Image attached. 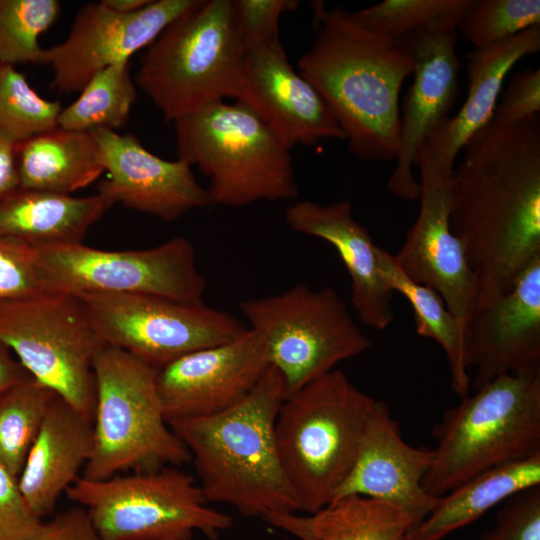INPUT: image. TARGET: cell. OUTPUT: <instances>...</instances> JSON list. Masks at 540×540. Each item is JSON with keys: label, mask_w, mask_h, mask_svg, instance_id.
I'll return each instance as SVG.
<instances>
[{"label": "cell", "mask_w": 540, "mask_h": 540, "mask_svg": "<svg viewBox=\"0 0 540 540\" xmlns=\"http://www.w3.org/2000/svg\"><path fill=\"white\" fill-rule=\"evenodd\" d=\"M462 150L449 221L474 275V306H484L540 256V115L518 123L493 116Z\"/></svg>", "instance_id": "6da1fadb"}, {"label": "cell", "mask_w": 540, "mask_h": 540, "mask_svg": "<svg viewBox=\"0 0 540 540\" xmlns=\"http://www.w3.org/2000/svg\"><path fill=\"white\" fill-rule=\"evenodd\" d=\"M318 34L298 72L320 93L349 151L364 161L396 160L401 87L413 60L399 40L372 33L343 8L316 5Z\"/></svg>", "instance_id": "7a4b0ae2"}, {"label": "cell", "mask_w": 540, "mask_h": 540, "mask_svg": "<svg viewBox=\"0 0 540 540\" xmlns=\"http://www.w3.org/2000/svg\"><path fill=\"white\" fill-rule=\"evenodd\" d=\"M285 398L283 377L270 365L252 392L233 407L168 423L188 450L208 502L229 505L245 517L301 511L275 438Z\"/></svg>", "instance_id": "3957f363"}, {"label": "cell", "mask_w": 540, "mask_h": 540, "mask_svg": "<svg viewBox=\"0 0 540 540\" xmlns=\"http://www.w3.org/2000/svg\"><path fill=\"white\" fill-rule=\"evenodd\" d=\"M375 401L340 369L285 398L275 438L301 512L314 513L333 500L355 462Z\"/></svg>", "instance_id": "277c9868"}, {"label": "cell", "mask_w": 540, "mask_h": 540, "mask_svg": "<svg viewBox=\"0 0 540 540\" xmlns=\"http://www.w3.org/2000/svg\"><path fill=\"white\" fill-rule=\"evenodd\" d=\"M423 487L440 497L475 476L540 453V373L502 374L447 409Z\"/></svg>", "instance_id": "5b68a950"}, {"label": "cell", "mask_w": 540, "mask_h": 540, "mask_svg": "<svg viewBox=\"0 0 540 540\" xmlns=\"http://www.w3.org/2000/svg\"><path fill=\"white\" fill-rule=\"evenodd\" d=\"M173 123L177 159L209 179L210 206L298 197L290 149L244 104L216 101Z\"/></svg>", "instance_id": "8992f818"}, {"label": "cell", "mask_w": 540, "mask_h": 540, "mask_svg": "<svg viewBox=\"0 0 540 540\" xmlns=\"http://www.w3.org/2000/svg\"><path fill=\"white\" fill-rule=\"evenodd\" d=\"M245 48L232 0H194L145 49L134 82L174 122L235 98Z\"/></svg>", "instance_id": "52a82bcc"}, {"label": "cell", "mask_w": 540, "mask_h": 540, "mask_svg": "<svg viewBox=\"0 0 540 540\" xmlns=\"http://www.w3.org/2000/svg\"><path fill=\"white\" fill-rule=\"evenodd\" d=\"M93 373V448L83 477L101 480L191 461L165 418L155 368L105 344L94 358Z\"/></svg>", "instance_id": "ba28073f"}, {"label": "cell", "mask_w": 540, "mask_h": 540, "mask_svg": "<svg viewBox=\"0 0 540 540\" xmlns=\"http://www.w3.org/2000/svg\"><path fill=\"white\" fill-rule=\"evenodd\" d=\"M67 496L85 509L103 540H210L233 525L209 506L199 483L176 466L118 474L101 480L79 477Z\"/></svg>", "instance_id": "9c48e42d"}, {"label": "cell", "mask_w": 540, "mask_h": 540, "mask_svg": "<svg viewBox=\"0 0 540 540\" xmlns=\"http://www.w3.org/2000/svg\"><path fill=\"white\" fill-rule=\"evenodd\" d=\"M239 308L248 328L264 341L270 365L283 377L286 397L372 346L331 287L299 283L242 300Z\"/></svg>", "instance_id": "30bf717a"}, {"label": "cell", "mask_w": 540, "mask_h": 540, "mask_svg": "<svg viewBox=\"0 0 540 540\" xmlns=\"http://www.w3.org/2000/svg\"><path fill=\"white\" fill-rule=\"evenodd\" d=\"M0 342L31 377L93 420V361L105 343L76 295L48 291L1 302Z\"/></svg>", "instance_id": "8fae6325"}, {"label": "cell", "mask_w": 540, "mask_h": 540, "mask_svg": "<svg viewBox=\"0 0 540 540\" xmlns=\"http://www.w3.org/2000/svg\"><path fill=\"white\" fill-rule=\"evenodd\" d=\"M35 252L49 291L141 294L204 303L207 282L193 244L182 236L142 250H102L79 243Z\"/></svg>", "instance_id": "7c38bea8"}, {"label": "cell", "mask_w": 540, "mask_h": 540, "mask_svg": "<svg viewBox=\"0 0 540 540\" xmlns=\"http://www.w3.org/2000/svg\"><path fill=\"white\" fill-rule=\"evenodd\" d=\"M105 344L156 370L191 352L229 342L248 326L205 303L114 293L76 295Z\"/></svg>", "instance_id": "4fadbf2b"}, {"label": "cell", "mask_w": 540, "mask_h": 540, "mask_svg": "<svg viewBox=\"0 0 540 540\" xmlns=\"http://www.w3.org/2000/svg\"><path fill=\"white\" fill-rule=\"evenodd\" d=\"M193 1L152 0L131 14L113 11L102 1L84 5L66 39L43 51L42 64L53 72L51 88L60 94L79 93L100 70L129 62L146 49Z\"/></svg>", "instance_id": "5bb4252c"}, {"label": "cell", "mask_w": 540, "mask_h": 540, "mask_svg": "<svg viewBox=\"0 0 540 540\" xmlns=\"http://www.w3.org/2000/svg\"><path fill=\"white\" fill-rule=\"evenodd\" d=\"M419 214L394 256L412 281L434 289L463 325L476 300V285L465 251L450 228L452 175L437 165L426 142L420 148Z\"/></svg>", "instance_id": "9a60e30c"}, {"label": "cell", "mask_w": 540, "mask_h": 540, "mask_svg": "<svg viewBox=\"0 0 540 540\" xmlns=\"http://www.w3.org/2000/svg\"><path fill=\"white\" fill-rule=\"evenodd\" d=\"M269 366L264 341L250 328L229 342L172 361L156 373L167 422L233 407L252 392Z\"/></svg>", "instance_id": "2e32d148"}, {"label": "cell", "mask_w": 540, "mask_h": 540, "mask_svg": "<svg viewBox=\"0 0 540 540\" xmlns=\"http://www.w3.org/2000/svg\"><path fill=\"white\" fill-rule=\"evenodd\" d=\"M458 31H421L399 39L413 60V82L404 97L399 122V150L388 189L396 197L419 199L413 172L421 146L447 119L459 94Z\"/></svg>", "instance_id": "e0dca14e"}, {"label": "cell", "mask_w": 540, "mask_h": 540, "mask_svg": "<svg viewBox=\"0 0 540 540\" xmlns=\"http://www.w3.org/2000/svg\"><path fill=\"white\" fill-rule=\"evenodd\" d=\"M234 99L255 112L289 149L322 139L345 140L326 101L292 67L280 37L245 51Z\"/></svg>", "instance_id": "ac0fdd59"}, {"label": "cell", "mask_w": 540, "mask_h": 540, "mask_svg": "<svg viewBox=\"0 0 540 540\" xmlns=\"http://www.w3.org/2000/svg\"><path fill=\"white\" fill-rule=\"evenodd\" d=\"M464 344L474 390L502 374L540 373V256L509 292L473 307Z\"/></svg>", "instance_id": "d6986e66"}, {"label": "cell", "mask_w": 540, "mask_h": 540, "mask_svg": "<svg viewBox=\"0 0 540 540\" xmlns=\"http://www.w3.org/2000/svg\"><path fill=\"white\" fill-rule=\"evenodd\" d=\"M93 132L109 174L98 192L113 205L121 204L166 222L210 206L207 189L198 183L187 163L160 158L131 134L121 135L112 130Z\"/></svg>", "instance_id": "ffe728a7"}, {"label": "cell", "mask_w": 540, "mask_h": 540, "mask_svg": "<svg viewBox=\"0 0 540 540\" xmlns=\"http://www.w3.org/2000/svg\"><path fill=\"white\" fill-rule=\"evenodd\" d=\"M432 460L433 448L406 443L388 405L376 399L355 462L333 500L349 494L378 499L403 509L416 526L438 498L423 487Z\"/></svg>", "instance_id": "44dd1931"}, {"label": "cell", "mask_w": 540, "mask_h": 540, "mask_svg": "<svg viewBox=\"0 0 540 540\" xmlns=\"http://www.w3.org/2000/svg\"><path fill=\"white\" fill-rule=\"evenodd\" d=\"M284 216L293 231L322 239L337 251L351 280V302L358 318L366 326L386 329L394 319L395 293L380 268V247L355 219L351 203L301 200Z\"/></svg>", "instance_id": "7402d4cb"}, {"label": "cell", "mask_w": 540, "mask_h": 540, "mask_svg": "<svg viewBox=\"0 0 540 540\" xmlns=\"http://www.w3.org/2000/svg\"><path fill=\"white\" fill-rule=\"evenodd\" d=\"M540 51V25L467 54L468 93L460 110L427 139L437 165L452 175L466 142L494 116L504 79L522 58Z\"/></svg>", "instance_id": "603a6c76"}, {"label": "cell", "mask_w": 540, "mask_h": 540, "mask_svg": "<svg viewBox=\"0 0 540 540\" xmlns=\"http://www.w3.org/2000/svg\"><path fill=\"white\" fill-rule=\"evenodd\" d=\"M93 448V422L56 395L18 476L23 497L40 519L79 478Z\"/></svg>", "instance_id": "cb8c5ba5"}, {"label": "cell", "mask_w": 540, "mask_h": 540, "mask_svg": "<svg viewBox=\"0 0 540 540\" xmlns=\"http://www.w3.org/2000/svg\"><path fill=\"white\" fill-rule=\"evenodd\" d=\"M112 206L99 192L75 197L18 187L0 199V239L34 249L83 243Z\"/></svg>", "instance_id": "d4e9b609"}, {"label": "cell", "mask_w": 540, "mask_h": 540, "mask_svg": "<svg viewBox=\"0 0 540 540\" xmlns=\"http://www.w3.org/2000/svg\"><path fill=\"white\" fill-rule=\"evenodd\" d=\"M19 187L71 195L104 172L94 132L52 127L16 144Z\"/></svg>", "instance_id": "484cf974"}, {"label": "cell", "mask_w": 540, "mask_h": 540, "mask_svg": "<svg viewBox=\"0 0 540 540\" xmlns=\"http://www.w3.org/2000/svg\"><path fill=\"white\" fill-rule=\"evenodd\" d=\"M262 519L299 540H405L415 526L400 507L357 494L336 498L307 515L273 512Z\"/></svg>", "instance_id": "4316f807"}, {"label": "cell", "mask_w": 540, "mask_h": 540, "mask_svg": "<svg viewBox=\"0 0 540 540\" xmlns=\"http://www.w3.org/2000/svg\"><path fill=\"white\" fill-rule=\"evenodd\" d=\"M540 485V453L487 470L437 498L405 540H442L512 495Z\"/></svg>", "instance_id": "83f0119b"}, {"label": "cell", "mask_w": 540, "mask_h": 540, "mask_svg": "<svg viewBox=\"0 0 540 540\" xmlns=\"http://www.w3.org/2000/svg\"><path fill=\"white\" fill-rule=\"evenodd\" d=\"M382 274L394 293L410 303L418 335L430 338L443 349L451 376V387L461 398L469 394L471 377L466 362L464 327L432 288L415 283L397 265L394 256L379 249Z\"/></svg>", "instance_id": "f1b7e54d"}, {"label": "cell", "mask_w": 540, "mask_h": 540, "mask_svg": "<svg viewBox=\"0 0 540 540\" xmlns=\"http://www.w3.org/2000/svg\"><path fill=\"white\" fill-rule=\"evenodd\" d=\"M136 87L129 62L112 64L94 74L77 99L61 109L57 125L87 132L123 128L137 99Z\"/></svg>", "instance_id": "f546056e"}, {"label": "cell", "mask_w": 540, "mask_h": 540, "mask_svg": "<svg viewBox=\"0 0 540 540\" xmlns=\"http://www.w3.org/2000/svg\"><path fill=\"white\" fill-rule=\"evenodd\" d=\"M56 395L31 376L0 394V462L16 477Z\"/></svg>", "instance_id": "4dcf8cb0"}, {"label": "cell", "mask_w": 540, "mask_h": 540, "mask_svg": "<svg viewBox=\"0 0 540 540\" xmlns=\"http://www.w3.org/2000/svg\"><path fill=\"white\" fill-rule=\"evenodd\" d=\"M470 0H384L349 12L360 27L399 40L415 32L456 29Z\"/></svg>", "instance_id": "1f68e13d"}, {"label": "cell", "mask_w": 540, "mask_h": 540, "mask_svg": "<svg viewBox=\"0 0 540 540\" xmlns=\"http://www.w3.org/2000/svg\"><path fill=\"white\" fill-rule=\"evenodd\" d=\"M60 14L57 0H0V64H42L39 38Z\"/></svg>", "instance_id": "d6a6232c"}, {"label": "cell", "mask_w": 540, "mask_h": 540, "mask_svg": "<svg viewBox=\"0 0 540 540\" xmlns=\"http://www.w3.org/2000/svg\"><path fill=\"white\" fill-rule=\"evenodd\" d=\"M59 101L40 96L15 66L0 64V134L15 144L57 126Z\"/></svg>", "instance_id": "836d02e7"}, {"label": "cell", "mask_w": 540, "mask_h": 540, "mask_svg": "<svg viewBox=\"0 0 540 540\" xmlns=\"http://www.w3.org/2000/svg\"><path fill=\"white\" fill-rule=\"evenodd\" d=\"M540 25L539 0H470L457 26L480 48Z\"/></svg>", "instance_id": "e575fe53"}, {"label": "cell", "mask_w": 540, "mask_h": 540, "mask_svg": "<svg viewBox=\"0 0 540 540\" xmlns=\"http://www.w3.org/2000/svg\"><path fill=\"white\" fill-rule=\"evenodd\" d=\"M48 291L35 249L0 239V303Z\"/></svg>", "instance_id": "d590c367"}, {"label": "cell", "mask_w": 540, "mask_h": 540, "mask_svg": "<svg viewBox=\"0 0 540 540\" xmlns=\"http://www.w3.org/2000/svg\"><path fill=\"white\" fill-rule=\"evenodd\" d=\"M478 540H540V485L506 499Z\"/></svg>", "instance_id": "8d00e7d4"}, {"label": "cell", "mask_w": 540, "mask_h": 540, "mask_svg": "<svg viewBox=\"0 0 540 540\" xmlns=\"http://www.w3.org/2000/svg\"><path fill=\"white\" fill-rule=\"evenodd\" d=\"M236 27L245 51L280 37L279 20L300 5L297 0H232Z\"/></svg>", "instance_id": "74e56055"}, {"label": "cell", "mask_w": 540, "mask_h": 540, "mask_svg": "<svg viewBox=\"0 0 540 540\" xmlns=\"http://www.w3.org/2000/svg\"><path fill=\"white\" fill-rule=\"evenodd\" d=\"M42 522L27 505L18 477L0 462V540H27Z\"/></svg>", "instance_id": "f35d334b"}, {"label": "cell", "mask_w": 540, "mask_h": 540, "mask_svg": "<svg viewBox=\"0 0 540 540\" xmlns=\"http://www.w3.org/2000/svg\"><path fill=\"white\" fill-rule=\"evenodd\" d=\"M540 115V70L516 72L496 106L494 117L506 123H518Z\"/></svg>", "instance_id": "ab89813d"}, {"label": "cell", "mask_w": 540, "mask_h": 540, "mask_svg": "<svg viewBox=\"0 0 540 540\" xmlns=\"http://www.w3.org/2000/svg\"><path fill=\"white\" fill-rule=\"evenodd\" d=\"M27 540H103L82 507L70 508L48 522Z\"/></svg>", "instance_id": "60d3db41"}, {"label": "cell", "mask_w": 540, "mask_h": 540, "mask_svg": "<svg viewBox=\"0 0 540 540\" xmlns=\"http://www.w3.org/2000/svg\"><path fill=\"white\" fill-rule=\"evenodd\" d=\"M18 187L16 144L0 134V199Z\"/></svg>", "instance_id": "b9f144b4"}, {"label": "cell", "mask_w": 540, "mask_h": 540, "mask_svg": "<svg viewBox=\"0 0 540 540\" xmlns=\"http://www.w3.org/2000/svg\"><path fill=\"white\" fill-rule=\"evenodd\" d=\"M29 376L19 361L11 356L9 348L0 342V394Z\"/></svg>", "instance_id": "7bdbcfd3"}, {"label": "cell", "mask_w": 540, "mask_h": 540, "mask_svg": "<svg viewBox=\"0 0 540 540\" xmlns=\"http://www.w3.org/2000/svg\"><path fill=\"white\" fill-rule=\"evenodd\" d=\"M113 11L122 14L135 13L146 7L152 0H101Z\"/></svg>", "instance_id": "ee69618b"}]
</instances>
